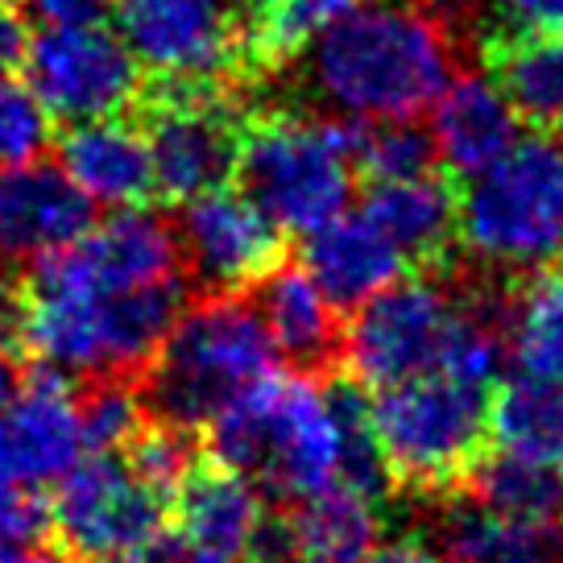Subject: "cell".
Returning a JSON list of instances; mask_svg holds the SVG:
<instances>
[{
    "label": "cell",
    "instance_id": "5",
    "mask_svg": "<svg viewBox=\"0 0 563 563\" xmlns=\"http://www.w3.org/2000/svg\"><path fill=\"white\" fill-rule=\"evenodd\" d=\"M456 232L493 269H547L563 253V137L530 133L468 178Z\"/></svg>",
    "mask_w": 563,
    "mask_h": 563
},
{
    "label": "cell",
    "instance_id": "35",
    "mask_svg": "<svg viewBox=\"0 0 563 563\" xmlns=\"http://www.w3.org/2000/svg\"><path fill=\"white\" fill-rule=\"evenodd\" d=\"M108 563H232V560L191 543L187 534H154L150 543L133 547V551H124V555H117V560Z\"/></svg>",
    "mask_w": 563,
    "mask_h": 563
},
{
    "label": "cell",
    "instance_id": "37",
    "mask_svg": "<svg viewBox=\"0 0 563 563\" xmlns=\"http://www.w3.org/2000/svg\"><path fill=\"white\" fill-rule=\"evenodd\" d=\"M514 30H563V0H497Z\"/></svg>",
    "mask_w": 563,
    "mask_h": 563
},
{
    "label": "cell",
    "instance_id": "20",
    "mask_svg": "<svg viewBox=\"0 0 563 563\" xmlns=\"http://www.w3.org/2000/svg\"><path fill=\"white\" fill-rule=\"evenodd\" d=\"M178 527L191 543L208 547L224 560L257 551L265 527V501L257 485L245 473H232L224 464L216 468H195L175 493Z\"/></svg>",
    "mask_w": 563,
    "mask_h": 563
},
{
    "label": "cell",
    "instance_id": "40",
    "mask_svg": "<svg viewBox=\"0 0 563 563\" xmlns=\"http://www.w3.org/2000/svg\"><path fill=\"white\" fill-rule=\"evenodd\" d=\"M493 563H555V555L547 551L543 534H530V539H522V543H514L506 555H497Z\"/></svg>",
    "mask_w": 563,
    "mask_h": 563
},
{
    "label": "cell",
    "instance_id": "17",
    "mask_svg": "<svg viewBox=\"0 0 563 563\" xmlns=\"http://www.w3.org/2000/svg\"><path fill=\"white\" fill-rule=\"evenodd\" d=\"M302 269L335 307H365L402 278L406 257L365 211H340L335 220L307 232Z\"/></svg>",
    "mask_w": 563,
    "mask_h": 563
},
{
    "label": "cell",
    "instance_id": "26",
    "mask_svg": "<svg viewBox=\"0 0 563 563\" xmlns=\"http://www.w3.org/2000/svg\"><path fill=\"white\" fill-rule=\"evenodd\" d=\"M473 501L530 534L563 522V473L555 464L497 452L473 464Z\"/></svg>",
    "mask_w": 563,
    "mask_h": 563
},
{
    "label": "cell",
    "instance_id": "42",
    "mask_svg": "<svg viewBox=\"0 0 563 563\" xmlns=\"http://www.w3.org/2000/svg\"><path fill=\"white\" fill-rule=\"evenodd\" d=\"M18 369H13V361H9V344H0V410H4V402L18 394Z\"/></svg>",
    "mask_w": 563,
    "mask_h": 563
},
{
    "label": "cell",
    "instance_id": "14",
    "mask_svg": "<svg viewBox=\"0 0 563 563\" xmlns=\"http://www.w3.org/2000/svg\"><path fill=\"white\" fill-rule=\"evenodd\" d=\"M175 236L178 257L195 278L220 295H236L241 286L262 282L274 269L282 229L245 191L216 187L183 203Z\"/></svg>",
    "mask_w": 563,
    "mask_h": 563
},
{
    "label": "cell",
    "instance_id": "22",
    "mask_svg": "<svg viewBox=\"0 0 563 563\" xmlns=\"http://www.w3.org/2000/svg\"><path fill=\"white\" fill-rule=\"evenodd\" d=\"M282 530L302 563H365L382 547V501L352 485H328L302 497Z\"/></svg>",
    "mask_w": 563,
    "mask_h": 563
},
{
    "label": "cell",
    "instance_id": "23",
    "mask_svg": "<svg viewBox=\"0 0 563 563\" xmlns=\"http://www.w3.org/2000/svg\"><path fill=\"white\" fill-rule=\"evenodd\" d=\"M493 75L518 117L563 133V30H514L493 46Z\"/></svg>",
    "mask_w": 563,
    "mask_h": 563
},
{
    "label": "cell",
    "instance_id": "11",
    "mask_svg": "<svg viewBox=\"0 0 563 563\" xmlns=\"http://www.w3.org/2000/svg\"><path fill=\"white\" fill-rule=\"evenodd\" d=\"M121 42L166 84H216L245 46L236 0H121Z\"/></svg>",
    "mask_w": 563,
    "mask_h": 563
},
{
    "label": "cell",
    "instance_id": "16",
    "mask_svg": "<svg viewBox=\"0 0 563 563\" xmlns=\"http://www.w3.org/2000/svg\"><path fill=\"white\" fill-rule=\"evenodd\" d=\"M91 229V199L54 162L0 170V269L54 257Z\"/></svg>",
    "mask_w": 563,
    "mask_h": 563
},
{
    "label": "cell",
    "instance_id": "19",
    "mask_svg": "<svg viewBox=\"0 0 563 563\" xmlns=\"http://www.w3.org/2000/svg\"><path fill=\"white\" fill-rule=\"evenodd\" d=\"M431 117V141L435 158L460 178L481 175L485 166L510 154L518 141V112L510 96L489 75H460L435 100Z\"/></svg>",
    "mask_w": 563,
    "mask_h": 563
},
{
    "label": "cell",
    "instance_id": "25",
    "mask_svg": "<svg viewBox=\"0 0 563 563\" xmlns=\"http://www.w3.org/2000/svg\"><path fill=\"white\" fill-rule=\"evenodd\" d=\"M501 340L522 377L563 386V269H534L501 307Z\"/></svg>",
    "mask_w": 563,
    "mask_h": 563
},
{
    "label": "cell",
    "instance_id": "38",
    "mask_svg": "<svg viewBox=\"0 0 563 563\" xmlns=\"http://www.w3.org/2000/svg\"><path fill=\"white\" fill-rule=\"evenodd\" d=\"M25 46H30V37H25L21 18L13 9L0 4V75H9V70L18 67L21 58H25Z\"/></svg>",
    "mask_w": 563,
    "mask_h": 563
},
{
    "label": "cell",
    "instance_id": "21",
    "mask_svg": "<svg viewBox=\"0 0 563 563\" xmlns=\"http://www.w3.org/2000/svg\"><path fill=\"white\" fill-rule=\"evenodd\" d=\"M257 316H262L274 349L302 369L328 365L344 340L335 302L319 290L302 265H274L257 282Z\"/></svg>",
    "mask_w": 563,
    "mask_h": 563
},
{
    "label": "cell",
    "instance_id": "3",
    "mask_svg": "<svg viewBox=\"0 0 563 563\" xmlns=\"http://www.w3.org/2000/svg\"><path fill=\"white\" fill-rule=\"evenodd\" d=\"M183 316V282H158L124 295L70 290L30 278L18 299V349L63 382H124L150 365Z\"/></svg>",
    "mask_w": 563,
    "mask_h": 563
},
{
    "label": "cell",
    "instance_id": "34",
    "mask_svg": "<svg viewBox=\"0 0 563 563\" xmlns=\"http://www.w3.org/2000/svg\"><path fill=\"white\" fill-rule=\"evenodd\" d=\"M51 527V506L37 497V489L0 481V555L37 547Z\"/></svg>",
    "mask_w": 563,
    "mask_h": 563
},
{
    "label": "cell",
    "instance_id": "41",
    "mask_svg": "<svg viewBox=\"0 0 563 563\" xmlns=\"http://www.w3.org/2000/svg\"><path fill=\"white\" fill-rule=\"evenodd\" d=\"M0 563H75V555H58V551H42V547H21L0 555Z\"/></svg>",
    "mask_w": 563,
    "mask_h": 563
},
{
    "label": "cell",
    "instance_id": "12",
    "mask_svg": "<svg viewBox=\"0 0 563 563\" xmlns=\"http://www.w3.org/2000/svg\"><path fill=\"white\" fill-rule=\"evenodd\" d=\"M154 187L166 199H199L224 187L241 154V124L216 84H166L150 112Z\"/></svg>",
    "mask_w": 563,
    "mask_h": 563
},
{
    "label": "cell",
    "instance_id": "24",
    "mask_svg": "<svg viewBox=\"0 0 563 563\" xmlns=\"http://www.w3.org/2000/svg\"><path fill=\"white\" fill-rule=\"evenodd\" d=\"M365 216L402 249L406 262L435 257L456 236V199L448 191V183L435 175L373 183Z\"/></svg>",
    "mask_w": 563,
    "mask_h": 563
},
{
    "label": "cell",
    "instance_id": "1",
    "mask_svg": "<svg viewBox=\"0 0 563 563\" xmlns=\"http://www.w3.org/2000/svg\"><path fill=\"white\" fill-rule=\"evenodd\" d=\"M216 464L302 501L328 485H352L382 501L389 468L373 435L361 386H316L269 373L208 422Z\"/></svg>",
    "mask_w": 563,
    "mask_h": 563
},
{
    "label": "cell",
    "instance_id": "18",
    "mask_svg": "<svg viewBox=\"0 0 563 563\" xmlns=\"http://www.w3.org/2000/svg\"><path fill=\"white\" fill-rule=\"evenodd\" d=\"M58 166L67 178L91 199V208H141L154 187V158L150 141L133 124L104 117V121H79L58 141Z\"/></svg>",
    "mask_w": 563,
    "mask_h": 563
},
{
    "label": "cell",
    "instance_id": "8",
    "mask_svg": "<svg viewBox=\"0 0 563 563\" xmlns=\"http://www.w3.org/2000/svg\"><path fill=\"white\" fill-rule=\"evenodd\" d=\"M460 307L464 299L435 278H398L386 286L365 307H356V319L344 332L352 377L361 386L386 389L406 377L435 373Z\"/></svg>",
    "mask_w": 563,
    "mask_h": 563
},
{
    "label": "cell",
    "instance_id": "36",
    "mask_svg": "<svg viewBox=\"0 0 563 563\" xmlns=\"http://www.w3.org/2000/svg\"><path fill=\"white\" fill-rule=\"evenodd\" d=\"M21 9L42 25H84V21H100L104 0H21Z\"/></svg>",
    "mask_w": 563,
    "mask_h": 563
},
{
    "label": "cell",
    "instance_id": "7",
    "mask_svg": "<svg viewBox=\"0 0 563 563\" xmlns=\"http://www.w3.org/2000/svg\"><path fill=\"white\" fill-rule=\"evenodd\" d=\"M369 419L394 481L443 489L481 456L489 435V389L448 373H422L377 389Z\"/></svg>",
    "mask_w": 563,
    "mask_h": 563
},
{
    "label": "cell",
    "instance_id": "32",
    "mask_svg": "<svg viewBox=\"0 0 563 563\" xmlns=\"http://www.w3.org/2000/svg\"><path fill=\"white\" fill-rule=\"evenodd\" d=\"M46 137H51V117L34 100V91L0 75V170L34 162Z\"/></svg>",
    "mask_w": 563,
    "mask_h": 563
},
{
    "label": "cell",
    "instance_id": "33",
    "mask_svg": "<svg viewBox=\"0 0 563 563\" xmlns=\"http://www.w3.org/2000/svg\"><path fill=\"white\" fill-rule=\"evenodd\" d=\"M129 464L137 468L141 481H150L158 493L175 497L178 485L195 473V452L183 427L158 422V427H141V435L129 443Z\"/></svg>",
    "mask_w": 563,
    "mask_h": 563
},
{
    "label": "cell",
    "instance_id": "27",
    "mask_svg": "<svg viewBox=\"0 0 563 563\" xmlns=\"http://www.w3.org/2000/svg\"><path fill=\"white\" fill-rule=\"evenodd\" d=\"M489 435L501 452L563 468V386L510 377L489 398Z\"/></svg>",
    "mask_w": 563,
    "mask_h": 563
},
{
    "label": "cell",
    "instance_id": "44",
    "mask_svg": "<svg viewBox=\"0 0 563 563\" xmlns=\"http://www.w3.org/2000/svg\"><path fill=\"white\" fill-rule=\"evenodd\" d=\"M274 563H290V560H274Z\"/></svg>",
    "mask_w": 563,
    "mask_h": 563
},
{
    "label": "cell",
    "instance_id": "31",
    "mask_svg": "<svg viewBox=\"0 0 563 563\" xmlns=\"http://www.w3.org/2000/svg\"><path fill=\"white\" fill-rule=\"evenodd\" d=\"M141 394L124 382H96L88 398H79V422H84V443L88 452L117 456L121 448L141 435Z\"/></svg>",
    "mask_w": 563,
    "mask_h": 563
},
{
    "label": "cell",
    "instance_id": "6",
    "mask_svg": "<svg viewBox=\"0 0 563 563\" xmlns=\"http://www.w3.org/2000/svg\"><path fill=\"white\" fill-rule=\"evenodd\" d=\"M361 124L311 121V117H269L241 137L236 175L241 191L282 232H316L319 224L349 211L356 175Z\"/></svg>",
    "mask_w": 563,
    "mask_h": 563
},
{
    "label": "cell",
    "instance_id": "30",
    "mask_svg": "<svg viewBox=\"0 0 563 563\" xmlns=\"http://www.w3.org/2000/svg\"><path fill=\"white\" fill-rule=\"evenodd\" d=\"M440 534L452 563H493L497 555H506L514 543L530 539V530L497 518L481 501H460V506H452V510L443 514Z\"/></svg>",
    "mask_w": 563,
    "mask_h": 563
},
{
    "label": "cell",
    "instance_id": "13",
    "mask_svg": "<svg viewBox=\"0 0 563 563\" xmlns=\"http://www.w3.org/2000/svg\"><path fill=\"white\" fill-rule=\"evenodd\" d=\"M178 236L154 211L124 208L104 224L88 229L75 245L58 249L54 257L34 265V278L96 290V295H124L145 290L158 282L178 278Z\"/></svg>",
    "mask_w": 563,
    "mask_h": 563
},
{
    "label": "cell",
    "instance_id": "28",
    "mask_svg": "<svg viewBox=\"0 0 563 563\" xmlns=\"http://www.w3.org/2000/svg\"><path fill=\"white\" fill-rule=\"evenodd\" d=\"M361 0H274L262 18H253L245 30V46L262 63L295 58L307 51L323 30H332L340 18H349Z\"/></svg>",
    "mask_w": 563,
    "mask_h": 563
},
{
    "label": "cell",
    "instance_id": "43",
    "mask_svg": "<svg viewBox=\"0 0 563 563\" xmlns=\"http://www.w3.org/2000/svg\"><path fill=\"white\" fill-rule=\"evenodd\" d=\"M236 4L245 9L249 18H262V13H265V9H269V4H274V0H236Z\"/></svg>",
    "mask_w": 563,
    "mask_h": 563
},
{
    "label": "cell",
    "instance_id": "9",
    "mask_svg": "<svg viewBox=\"0 0 563 563\" xmlns=\"http://www.w3.org/2000/svg\"><path fill=\"white\" fill-rule=\"evenodd\" d=\"M25 88L46 108V117L67 124L104 121L133 104L137 96V58L121 34L100 21L84 25H46L25 46Z\"/></svg>",
    "mask_w": 563,
    "mask_h": 563
},
{
    "label": "cell",
    "instance_id": "15",
    "mask_svg": "<svg viewBox=\"0 0 563 563\" xmlns=\"http://www.w3.org/2000/svg\"><path fill=\"white\" fill-rule=\"evenodd\" d=\"M88 456L79 398L54 373H37L34 382L0 410V481L25 489L58 485L63 476Z\"/></svg>",
    "mask_w": 563,
    "mask_h": 563
},
{
    "label": "cell",
    "instance_id": "39",
    "mask_svg": "<svg viewBox=\"0 0 563 563\" xmlns=\"http://www.w3.org/2000/svg\"><path fill=\"white\" fill-rule=\"evenodd\" d=\"M365 563H452V560L443 551H435V547L419 543V539H402V543L377 547Z\"/></svg>",
    "mask_w": 563,
    "mask_h": 563
},
{
    "label": "cell",
    "instance_id": "4",
    "mask_svg": "<svg viewBox=\"0 0 563 563\" xmlns=\"http://www.w3.org/2000/svg\"><path fill=\"white\" fill-rule=\"evenodd\" d=\"M274 365L278 349L257 307L236 295H216L175 319L150 361L141 402L158 415V422L195 431L208 427L232 398L278 373Z\"/></svg>",
    "mask_w": 563,
    "mask_h": 563
},
{
    "label": "cell",
    "instance_id": "10",
    "mask_svg": "<svg viewBox=\"0 0 563 563\" xmlns=\"http://www.w3.org/2000/svg\"><path fill=\"white\" fill-rule=\"evenodd\" d=\"M166 493L141 481L129 460L88 452L54 489L51 527L75 560H117L162 534Z\"/></svg>",
    "mask_w": 563,
    "mask_h": 563
},
{
    "label": "cell",
    "instance_id": "29",
    "mask_svg": "<svg viewBox=\"0 0 563 563\" xmlns=\"http://www.w3.org/2000/svg\"><path fill=\"white\" fill-rule=\"evenodd\" d=\"M435 162V141L415 121H386L361 124V145H356V166L373 183H394V178L431 175Z\"/></svg>",
    "mask_w": 563,
    "mask_h": 563
},
{
    "label": "cell",
    "instance_id": "2",
    "mask_svg": "<svg viewBox=\"0 0 563 563\" xmlns=\"http://www.w3.org/2000/svg\"><path fill=\"white\" fill-rule=\"evenodd\" d=\"M452 34L419 0H361L307 46V79L340 121H415L452 84Z\"/></svg>",
    "mask_w": 563,
    "mask_h": 563
}]
</instances>
